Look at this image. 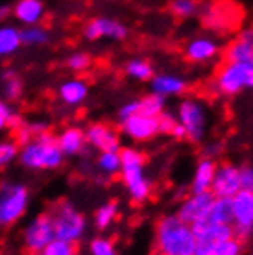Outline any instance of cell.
<instances>
[{
	"mask_svg": "<svg viewBox=\"0 0 253 255\" xmlns=\"http://www.w3.org/2000/svg\"><path fill=\"white\" fill-rule=\"evenodd\" d=\"M35 255H78V244L65 243V241L54 239L43 252H39Z\"/></svg>",
	"mask_w": 253,
	"mask_h": 255,
	"instance_id": "e575fe53",
	"label": "cell"
},
{
	"mask_svg": "<svg viewBox=\"0 0 253 255\" xmlns=\"http://www.w3.org/2000/svg\"><path fill=\"white\" fill-rule=\"evenodd\" d=\"M157 124H159V135H172V129L176 128L177 119L174 113H170V111L165 109V111L157 117Z\"/></svg>",
	"mask_w": 253,
	"mask_h": 255,
	"instance_id": "f35d334b",
	"label": "cell"
},
{
	"mask_svg": "<svg viewBox=\"0 0 253 255\" xmlns=\"http://www.w3.org/2000/svg\"><path fill=\"white\" fill-rule=\"evenodd\" d=\"M91 65H93V56L82 50L72 52L69 58L65 59V67H67L70 72H76V74H82V72L89 70Z\"/></svg>",
	"mask_w": 253,
	"mask_h": 255,
	"instance_id": "836d02e7",
	"label": "cell"
},
{
	"mask_svg": "<svg viewBox=\"0 0 253 255\" xmlns=\"http://www.w3.org/2000/svg\"><path fill=\"white\" fill-rule=\"evenodd\" d=\"M189 83L183 76L174 74V72H161V74H153L150 80V89L155 95L163 96V98H174V96H181L187 91Z\"/></svg>",
	"mask_w": 253,
	"mask_h": 255,
	"instance_id": "d6986e66",
	"label": "cell"
},
{
	"mask_svg": "<svg viewBox=\"0 0 253 255\" xmlns=\"http://www.w3.org/2000/svg\"><path fill=\"white\" fill-rule=\"evenodd\" d=\"M54 224V235L57 241L78 244L85 237L87 220L69 200H59L48 211Z\"/></svg>",
	"mask_w": 253,
	"mask_h": 255,
	"instance_id": "277c9868",
	"label": "cell"
},
{
	"mask_svg": "<svg viewBox=\"0 0 253 255\" xmlns=\"http://www.w3.org/2000/svg\"><path fill=\"white\" fill-rule=\"evenodd\" d=\"M202 22L213 32H228L237 26L241 15H237V7L229 2H211L200 9Z\"/></svg>",
	"mask_w": 253,
	"mask_h": 255,
	"instance_id": "30bf717a",
	"label": "cell"
},
{
	"mask_svg": "<svg viewBox=\"0 0 253 255\" xmlns=\"http://www.w3.org/2000/svg\"><path fill=\"white\" fill-rule=\"evenodd\" d=\"M30 202L28 187L6 181L0 185V228H9L24 217Z\"/></svg>",
	"mask_w": 253,
	"mask_h": 255,
	"instance_id": "8992f818",
	"label": "cell"
},
{
	"mask_svg": "<svg viewBox=\"0 0 253 255\" xmlns=\"http://www.w3.org/2000/svg\"><path fill=\"white\" fill-rule=\"evenodd\" d=\"M19 161L30 170H56L63 165L65 155L57 146L56 135L44 131L35 135L19 148Z\"/></svg>",
	"mask_w": 253,
	"mask_h": 255,
	"instance_id": "3957f363",
	"label": "cell"
},
{
	"mask_svg": "<svg viewBox=\"0 0 253 255\" xmlns=\"http://www.w3.org/2000/svg\"><path fill=\"white\" fill-rule=\"evenodd\" d=\"M137 113H139V100H129L119 109V121H126V119L137 115Z\"/></svg>",
	"mask_w": 253,
	"mask_h": 255,
	"instance_id": "b9f144b4",
	"label": "cell"
},
{
	"mask_svg": "<svg viewBox=\"0 0 253 255\" xmlns=\"http://www.w3.org/2000/svg\"><path fill=\"white\" fill-rule=\"evenodd\" d=\"M213 202H215V196H213L211 191L190 192V196H187L183 202L179 204L176 215L181 218L185 224L194 226V224H200V222H203V220H207Z\"/></svg>",
	"mask_w": 253,
	"mask_h": 255,
	"instance_id": "7c38bea8",
	"label": "cell"
},
{
	"mask_svg": "<svg viewBox=\"0 0 253 255\" xmlns=\"http://www.w3.org/2000/svg\"><path fill=\"white\" fill-rule=\"evenodd\" d=\"M248 76H250V67L233 61H224L216 69L213 78V87L215 93L226 98L241 95L242 91L248 89Z\"/></svg>",
	"mask_w": 253,
	"mask_h": 255,
	"instance_id": "52a82bcc",
	"label": "cell"
},
{
	"mask_svg": "<svg viewBox=\"0 0 253 255\" xmlns=\"http://www.w3.org/2000/svg\"><path fill=\"white\" fill-rule=\"evenodd\" d=\"M244 252V244L241 239L231 237L228 241H222L218 244H213L209 248L198 250L196 255H242Z\"/></svg>",
	"mask_w": 253,
	"mask_h": 255,
	"instance_id": "484cf974",
	"label": "cell"
},
{
	"mask_svg": "<svg viewBox=\"0 0 253 255\" xmlns=\"http://www.w3.org/2000/svg\"><path fill=\"white\" fill-rule=\"evenodd\" d=\"M57 146L61 150L65 157H74L83 153L85 146H87V140H85V131L78 126H69L65 128L61 133L56 137Z\"/></svg>",
	"mask_w": 253,
	"mask_h": 255,
	"instance_id": "ffe728a7",
	"label": "cell"
},
{
	"mask_svg": "<svg viewBox=\"0 0 253 255\" xmlns=\"http://www.w3.org/2000/svg\"><path fill=\"white\" fill-rule=\"evenodd\" d=\"M57 96L65 106H70V108L82 106L89 96V83L82 78L67 80L57 87Z\"/></svg>",
	"mask_w": 253,
	"mask_h": 255,
	"instance_id": "44dd1931",
	"label": "cell"
},
{
	"mask_svg": "<svg viewBox=\"0 0 253 255\" xmlns=\"http://www.w3.org/2000/svg\"><path fill=\"white\" fill-rule=\"evenodd\" d=\"M124 72L127 78H131L135 82H150L155 74L153 65L146 58H131L124 65Z\"/></svg>",
	"mask_w": 253,
	"mask_h": 255,
	"instance_id": "d4e9b609",
	"label": "cell"
},
{
	"mask_svg": "<svg viewBox=\"0 0 253 255\" xmlns=\"http://www.w3.org/2000/svg\"><path fill=\"white\" fill-rule=\"evenodd\" d=\"M20 124H22V122L15 117L13 109L7 106V102L0 100V131H2V129H6V128H13V129H17Z\"/></svg>",
	"mask_w": 253,
	"mask_h": 255,
	"instance_id": "74e56055",
	"label": "cell"
},
{
	"mask_svg": "<svg viewBox=\"0 0 253 255\" xmlns=\"http://www.w3.org/2000/svg\"><path fill=\"white\" fill-rule=\"evenodd\" d=\"M190 228H192L194 237H196L198 250L209 248L213 244H218L222 241H228V239L235 237L231 224H215V222H209V220H203V222L194 224Z\"/></svg>",
	"mask_w": 253,
	"mask_h": 255,
	"instance_id": "2e32d148",
	"label": "cell"
},
{
	"mask_svg": "<svg viewBox=\"0 0 253 255\" xmlns=\"http://www.w3.org/2000/svg\"><path fill=\"white\" fill-rule=\"evenodd\" d=\"M166 108V98L150 93V95L139 98V113L148 117H159Z\"/></svg>",
	"mask_w": 253,
	"mask_h": 255,
	"instance_id": "1f68e13d",
	"label": "cell"
},
{
	"mask_svg": "<svg viewBox=\"0 0 253 255\" xmlns=\"http://www.w3.org/2000/svg\"><path fill=\"white\" fill-rule=\"evenodd\" d=\"M121 131L133 142H148L159 135L157 117L137 113V115L121 122Z\"/></svg>",
	"mask_w": 253,
	"mask_h": 255,
	"instance_id": "9a60e30c",
	"label": "cell"
},
{
	"mask_svg": "<svg viewBox=\"0 0 253 255\" xmlns=\"http://www.w3.org/2000/svg\"><path fill=\"white\" fill-rule=\"evenodd\" d=\"M241 166L233 163H222L216 165L215 179L211 185V192L215 198H233L241 191Z\"/></svg>",
	"mask_w": 253,
	"mask_h": 255,
	"instance_id": "5bb4252c",
	"label": "cell"
},
{
	"mask_svg": "<svg viewBox=\"0 0 253 255\" xmlns=\"http://www.w3.org/2000/svg\"><path fill=\"white\" fill-rule=\"evenodd\" d=\"M250 255H253V250H252V252H250Z\"/></svg>",
	"mask_w": 253,
	"mask_h": 255,
	"instance_id": "bcb514c9",
	"label": "cell"
},
{
	"mask_svg": "<svg viewBox=\"0 0 253 255\" xmlns=\"http://www.w3.org/2000/svg\"><path fill=\"white\" fill-rule=\"evenodd\" d=\"M89 252L91 255H119L115 243L108 237H95L89 244Z\"/></svg>",
	"mask_w": 253,
	"mask_h": 255,
	"instance_id": "d590c367",
	"label": "cell"
},
{
	"mask_svg": "<svg viewBox=\"0 0 253 255\" xmlns=\"http://www.w3.org/2000/svg\"><path fill=\"white\" fill-rule=\"evenodd\" d=\"M226 61L242 63L253 69V28L242 30L226 48Z\"/></svg>",
	"mask_w": 253,
	"mask_h": 255,
	"instance_id": "ac0fdd59",
	"label": "cell"
},
{
	"mask_svg": "<svg viewBox=\"0 0 253 255\" xmlns=\"http://www.w3.org/2000/svg\"><path fill=\"white\" fill-rule=\"evenodd\" d=\"M129 35L127 26L113 17H95L83 26V37L87 41H124Z\"/></svg>",
	"mask_w": 253,
	"mask_h": 255,
	"instance_id": "8fae6325",
	"label": "cell"
},
{
	"mask_svg": "<svg viewBox=\"0 0 253 255\" xmlns=\"http://www.w3.org/2000/svg\"><path fill=\"white\" fill-rule=\"evenodd\" d=\"M207 220L215 224H231V220H233L231 198H215Z\"/></svg>",
	"mask_w": 253,
	"mask_h": 255,
	"instance_id": "83f0119b",
	"label": "cell"
},
{
	"mask_svg": "<svg viewBox=\"0 0 253 255\" xmlns=\"http://www.w3.org/2000/svg\"><path fill=\"white\" fill-rule=\"evenodd\" d=\"M50 41V32L39 24L26 26L20 30V43L26 46H43Z\"/></svg>",
	"mask_w": 253,
	"mask_h": 255,
	"instance_id": "f1b7e54d",
	"label": "cell"
},
{
	"mask_svg": "<svg viewBox=\"0 0 253 255\" xmlns=\"http://www.w3.org/2000/svg\"><path fill=\"white\" fill-rule=\"evenodd\" d=\"M56 239L54 235V224L48 211L39 213L37 217H33L30 224L22 231V248L26 254L35 255L43 252L48 244Z\"/></svg>",
	"mask_w": 253,
	"mask_h": 255,
	"instance_id": "ba28073f",
	"label": "cell"
},
{
	"mask_svg": "<svg viewBox=\"0 0 253 255\" xmlns=\"http://www.w3.org/2000/svg\"><path fill=\"white\" fill-rule=\"evenodd\" d=\"M44 11L46 9L43 0H17L11 7V15L24 26L39 24L44 17Z\"/></svg>",
	"mask_w": 253,
	"mask_h": 255,
	"instance_id": "7402d4cb",
	"label": "cell"
},
{
	"mask_svg": "<svg viewBox=\"0 0 253 255\" xmlns=\"http://www.w3.org/2000/svg\"><path fill=\"white\" fill-rule=\"evenodd\" d=\"M96 168L104 176H117L121 172V150L119 152H100L96 157Z\"/></svg>",
	"mask_w": 253,
	"mask_h": 255,
	"instance_id": "f546056e",
	"label": "cell"
},
{
	"mask_svg": "<svg viewBox=\"0 0 253 255\" xmlns=\"http://www.w3.org/2000/svg\"><path fill=\"white\" fill-rule=\"evenodd\" d=\"M170 13L177 19H192L200 13V2L198 0H172Z\"/></svg>",
	"mask_w": 253,
	"mask_h": 255,
	"instance_id": "d6a6232c",
	"label": "cell"
},
{
	"mask_svg": "<svg viewBox=\"0 0 253 255\" xmlns=\"http://www.w3.org/2000/svg\"><path fill=\"white\" fill-rule=\"evenodd\" d=\"M83 131L87 144L98 152H119L122 148L119 131L106 122H93Z\"/></svg>",
	"mask_w": 253,
	"mask_h": 255,
	"instance_id": "4fadbf2b",
	"label": "cell"
},
{
	"mask_svg": "<svg viewBox=\"0 0 253 255\" xmlns=\"http://www.w3.org/2000/svg\"><path fill=\"white\" fill-rule=\"evenodd\" d=\"M231 209H233L231 226L235 237L244 243L253 237V192L241 189L231 198Z\"/></svg>",
	"mask_w": 253,
	"mask_h": 255,
	"instance_id": "9c48e42d",
	"label": "cell"
},
{
	"mask_svg": "<svg viewBox=\"0 0 253 255\" xmlns=\"http://www.w3.org/2000/svg\"><path fill=\"white\" fill-rule=\"evenodd\" d=\"M20 43V30L11 24H0V58H9L19 50Z\"/></svg>",
	"mask_w": 253,
	"mask_h": 255,
	"instance_id": "cb8c5ba5",
	"label": "cell"
},
{
	"mask_svg": "<svg viewBox=\"0 0 253 255\" xmlns=\"http://www.w3.org/2000/svg\"><path fill=\"white\" fill-rule=\"evenodd\" d=\"M2 95L6 100H17L22 95V80L15 70H6L2 74Z\"/></svg>",
	"mask_w": 253,
	"mask_h": 255,
	"instance_id": "4dcf8cb0",
	"label": "cell"
},
{
	"mask_svg": "<svg viewBox=\"0 0 253 255\" xmlns=\"http://www.w3.org/2000/svg\"><path fill=\"white\" fill-rule=\"evenodd\" d=\"M220 43L211 35H196L185 45V58L190 63H207L220 54Z\"/></svg>",
	"mask_w": 253,
	"mask_h": 255,
	"instance_id": "e0dca14e",
	"label": "cell"
},
{
	"mask_svg": "<svg viewBox=\"0 0 253 255\" xmlns=\"http://www.w3.org/2000/svg\"><path fill=\"white\" fill-rule=\"evenodd\" d=\"M224 150V144H222L220 140H207V142H203V148H202V157H207V159H215L218 157Z\"/></svg>",
	"mask_w": 253,
	"mask_h": 255,
	"instance_id": "ab89813d",
	"label": "cell"
},
{
	"mask_svg": "<svg viewBox=\"0 0 253 255\" xmlns=\"http://www.w3.org/2000/svg\"><path fill=\"white\" fill-rule=\"evenodd\" d=\"M248 89H253V69H250V76H248Z\"/></svg>",
	"mask_w": 253,
	"mask_h": 255,
	"instance_id": "f6af8a7d",
	"label": "cell"
},
{
	"mask_svg": "<svg viewBox=\"0 0 253 255\" xmlns=\"http://www.w3.org/2000/svg\"><path fill=\"white\" fill-rule=\"evenodd\" d=\"M241 185L244 191L253 192V165L241 166Z\"/></svg>",
	"mask_w": 253,
	"mask_h": 255,
	"instance_id": "60d3db41",
	"label": "cell"
},
{
	"mask_svg": "<svg viewBox=\"0 0 253 255\" xmlns=\"http://www.w3.org/2000/svg\"><path fill=\"white\" fill-rule=\"evenodd\" d=\"M9 15H11V7L6 6V4H2V6H0V24H4V22L9 19Z\"/></svg>",
	"mask_w": 253,
	"mask_h": 255,
	"instance_id": "7bdbcfd3",
	"label": "cell"
},
{
	"mask_svg": "<svg viewBox=\"0 0 253 255\" xmlns=\"http://www.w3.org/2000/svg\"><path fill=\"white\" fill-rule=\"evenodd\" d=\"M155 255H196L198 243L194 231L176 213L163 215L153 230Z\"/></svg>",
	"mask_w": 253,
	"mask_h": 255,
	"instance_id": "6da1fadb",
	"label": "cell"
},
{
	"mask_svg": "<svg viewBox=\"0 0 253 255\" xmlns=\"http://www.w3.org/2000/svg\"><path fill=\"white\" fill-rule=\"evenodd\" d=\"M176 119L183 126L185 139L189 140V142L200 144V142L205 140L209 117H207V108L200 100H196V98H185V100H181L179 106H177Z\"/></svg>",
	"mask_w": 253,
	"mask_h": 255,
	"instance_id": "5b68a950",
	"label": "cell"
},
{
	"mask_svg": "<svg viewBox=\"0 0 253 255\" xmlns=\"http://www.w3.org/2000/svg\"><path fill=\"white\" fill-rule=\"evenodd\" d=\"M19 155V144L17 140H2L0 142V168L9 165Z\"/></svg>",
	"mask_w": 253,
	"mask_h": 255,
	"instance_id": "8d00e7d4",
	"label": "cell"
},
{
	"mask_svg": "<svg viewBox=\"0 0 253 255\" xmlns=\"http://www.w3.org/2000/svg\"><path fill=\"white\" fill-rule=\"evenodd\" d=\"M121 178L135 204H144L152 194V181L146 174V155L135 146L121 148Z\"/></svg>",
	"mask_w": 253,
	"mask_h": 255,
	"instance_id": "7a4b0ae2",
	"label": "cell"
},
{
	"mask_svg": "<svg viewBox=\"0 0 253 255\" xmlns=\"http://www.w3.org/2000/svg\"><path fill=\"white\" fill-rule=\"evenodd\" d=\"M216 172V161L202 157L198 161L194 174H192V181H190V192H207L211 191L213 179Z\"/></svg>",
	"mask_w": 253,
	"mask_h": 255,
	"instance_id": "603a6c76",
	"label": "cell"
},
{
	"mask_svg": "<svg viewBox=\"0 0 253 255\" xmlns=\"http://www.w3.org/2000/svg\"><path fill=\"white\" fill-rule=\"evenodd\" d=\"M119 217V204L117 202H106V204H102L95 213V228L98 231H106L109 230L113 222L117 220Z\"/></svg>",
	"mask_w": 253,
	"mask_h": 255,
	"instance_id": "4316f807",
	"label": "cell"
},
{
	"mask_svg": "<svg viewBox=\"0 0 253 255\" xmlns=\"http://www.w3.org/2000/svg\"><path fill=\"white\" fill-rule=\"evenodd\" d=\"M170 137H174V139H177V140H183L185 139V129H183V126L177 122L176 124V128L172 129V135Z\"/></svg>",
	"mask_w": 253,
	"mask_h": 255,
	"instance_id": "ee69618b",
	"label": "cell"
}]
</instances>
